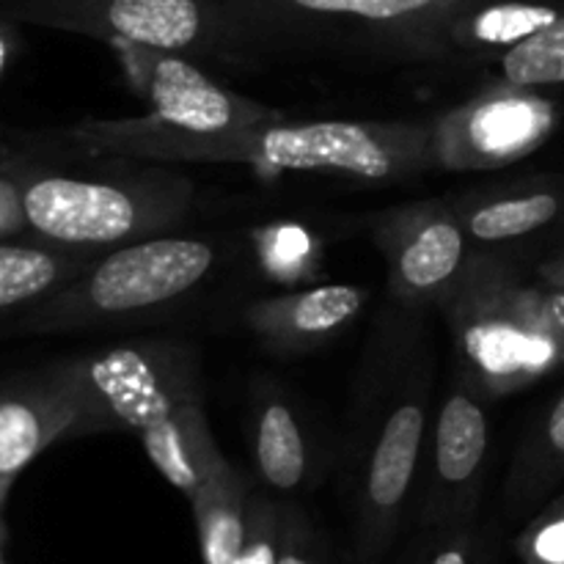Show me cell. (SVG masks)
Masks as SVG:
<instances>
[{"label":"cell","mask_w":564,"mask_h":564,"mask_svg":"<svg viewBox=\"0 0 564 564\" xmlns=\"http://www.w3.org/2000/svg\"><path fill=\"white\" fill-rule=\"evenodd\" d=\"M3 64H6V42L3 36H0V72H3Z\"/></svg>","instance_id":"4316f807"},{"label":"cell","mask_w":564,"mask_h":564,"mask_svg":"<svg viewBox=\"0 0 564 564\" xmlns=\"http://www.w3.org/2000/svg\"><path fill=\"white\" fill-rule=\"evenodd\" d=\"M564 477V394L551 405L518 452L507 485V501L516 512L538 505Z\"/></svg>","instance_id":"e0dca14e"},{"label":"cell","mask_w":564,"mask_h":564,"mask_svg":"<svg viewBox=\"0 0 564 564\" xmlns=\"http://www.w3.org/2000/svg\"><path fill=\"white\" fill-rule=\"evenodd\" d=\"M540 279H543L551 290H564V253L551 259V262L540 264Z\"/></svg>","instance_id":"d4e9b609"},{"label":"cell","mask_w":564,"mask_h":564,"mask_svg":"<svg viewBox=\"0 0 564 564\" xmlns=\"http://www.w3.org/2000/svg\"><path fill=\"white\" fill-rule=\"evenodd\" d=\"M47 424L44 416L28 402H3L0 405V477H11L36 457L42 449Z\"/></svg>","instance_id":"ffe728a7"},{"label":"cell","mask_w":564,"mask_h":564,"mask_svg":"<svg viewBox=\"0 0 564 564\" xmlns=\"http://www.w3.org/2000/svg\"><path fill=\"white\" fill-rule=\"evenodd\" d=\"M364 306V292L350 284H325L295 295L253 303L248 325L281 350H306L345 328Z\"/></svg>","instance_id":"7c38bea8"},{"label":"cell","mask_w":564,"mask_h":564,"mask_svg":"<svg viewBox=\"0 0 564 564\" xmlns=\"http://www.w3.org/2000/svg\"><path fill=\"white\" fill-rule=\"evenodd\" d=\"M419 323H397L394 339L378 350L372 386L361 391L375 427L358 422L350 435V466L358 479V551L378 560L402 521L427 435L433 358Z\"/></svg>","instance_id":"7a4b0ae2"},{"label":"cell","mask_w":564,"mask_h":564,"mask_svg":"<svg viewBox=\"0 0 564 564\" xmlns=\"http://www.w3.org/2000/svg\"><path fill=\"white\" fill-rule=\"evenodd\" d=\"M218 262L198 237H143L110 251L83 279L77 303L94 317H132L196 290Z\"/></svg>","instance_id":"52a82bcc"},{"label":"cell","mask_w":564,"mask_h":564,"mask_svg":"<svg viewBox=\"0 0 564 564\" xmlns=\"http://www.w3.org/2000/svg\"><path fill=\"white\" fill-rule=\"evenodd\" d=\"M523 564H564V496L545 507L518 540Z\"/></svg>","instance_id":"7402d4cb"},{"label":"cell","mask_w":564,"mask_h":564,"mask_svg":"<svg viewBox=\"0 0 564 564\" xmlns=\"http://www.w3.org/2000/svg\"><path fill=\"white\" fill-rule=\"evenodd\" d=\"M275 564H317L308 543V527L297 510L281 507V532H279V560Z\"/></svg>","instance_id":"603a6c76"},{"label":"cell","mask_w":564,"mask_h":564,"mask_svg":"<svg viewBox=\"0 0 564 564\" xmlns=\"http://www.w3.org/2000/svg\"><path fill=\"white\" fill-rule=\"evenodd\" d=\"M499 69L507 86L543 88L564 83V14L534 36L499 55Z\"/></svg>","instance_id":"ac0fdd59"},{"label":"cell","mask_w":564,"mask_h":564,"mask_svg":"<svg viewBox=\"0 0 564 564\" xmlns=\"http://www.w3.org/2000/svg\"><path fill=\"white\" fill-rule=\"evenodd\" d=\"M83 378L102 427L141 435L154 468L187 499L226 463L204 419L196 364L187 347L174 341L110 347L88 361Z\"/></svg>","instance_id":"6da1fadb"},{"label":"cell","mask_w":564,"mask_h":564,"mask_svg":"<svg viewBox=\"0 0 564 564\" xmlns=\"http://www.w3.org/2000/svg\"><path fill=\"white\" fill-rule=\"evenodd\" d=\"M253 457L257 471L279 494L301 488L306 479L308 452L303 441V430L295 413L279 397H264L257 411V430H253Z\"/></svg>","instance_id":"2e32d148"},{"label":"cell","mask_w":564,"mask_h":564,"mask_svg":"<svg viewBox=\"0 0 564 564\" xmlns=\"http://www.w3.org/2000/svg\"><path fill=\"white\" fill-rule=\"evenodd\" d=\"M215 163H248L281 171H325L358 180H402L438 165L430 124L312 121L259 124L220 135Z\"/></svg>","instance_id":"5b68a950"},{"label":"cell","mask_w":564,"mask_h":564,"mask_svg":"<svg viewBox=\"0 0 564 564\" xmlns=\"http://www.w3.org/2000/svg\"><path fill=\"white\" fill-rule=\"evenodd\" d=\"M281 507L268 496H253L248 505V534L231 564H275L279 560Z\"/></svg>","instance_id":"44dd1931"},{"label":"cell","mask_w":564,"mask_h":564,"mask_svg":"<svg viewBox=\"0 0 564 564\" xmlns=\"http://www.w3.org/2000/svg\"><path fill=\"white\" fill-rule=\"evenodd\" d=\"M438 532L444 534V540L435 545L427 564H474V540L468 523L438 529Z\"/></svg>","instance_id":"cb8c5ba5"},{"label":"cell","mask_w":564,"mask_h":564,"mask_svg":"<svg viewBox=\"0 0 564 564\" xmlns=\"http://www.w3.org/2000/svg\"><path fill=\"white\" fill-rule=\"evenodd\" d=\"M474 0H215L229 42L325 39L350 47L433 58L449 22Z\"/></svg>","instance_id":"277c9868"},{"label":"cell","mask_w":564,"mask_h":564,"mask_svg":"<svg viewBox=\"0 0 564 564\" xmlns=\"http://www.w3.org/2000/svg\"><path fill=\"white\" fill-rule=\"evenodd\" d=\"M204 564H231L248 534L251 490L246 479L224 463L191 499Z\"/></svg>","instance_id":"5bb4252c"},{"label":"cell","mask_w":564,"mask_h":564,"mask_svg":"<svg viewBox=\"0 0 564 564\" xmlns=\"http://www.w3.org/2000/svg\"><path fill=\"white\" fill-rule=\"evenodd\" d=\"M564 14L562 0H474L449 22L452 50H510Z\"/></svg>","instance_id":"4fadbf2b"},{"label":"cell","mask_w":564,"mask_h":564,"mask_svg":"<svg viewBox=\"0 0 564 564\" xmlns=\"http://www.w3.org/2000/svg\"><path fill=\"white\" fill-rule=\"evenodd\" d=\"M468 375L449 391L433 430V477L422 523L430 529L463 527L474 518L479 479L488 460V411Z\"/></svg>","instance_id":"8fae6325"},{"label":"cell","mask_w":564,"mask_h":564,"mask_svg":"<svg viewBox=\"0 0 564 564\" xmlns=\"http://www.w3.org/2000/svg\"><path fill=\"white\" fill-rule=\"evenodd\" d=\"M545 303H549V314H551V319H554L556 330H560V339L564 345V290L545 292Z\"/></svg>","instance_id":"484cf974"},{"label":"cell","mask_w":564,"mask_h":564,"mask_svg":"<svg viewBox=\"0 0 564 564\" xmlns=\"http://www.w3.org/2000/svg\"><path fill=\"white\" fill-rule=\"evenodd\" d=\"M452 334L466 372L490 394H510L564 364V345L545 292L521 286L501 268L477 262L452 286Z\"/></svg>","instance_id":"3957f363"},{"label":"cell","mask_w":564,"mask_h":564,"mask_svg":"<svg viewBox=\"0 0 564 564\" xmlns=\"http://www.w3.org/2000/svg\"><path fill=\"white\" fill-rule=\"evenodd\" d=\"M61 264L36 248L0 246V308L31 301L58 281Z\"/></svg>","instance_id":"d6986e66"},{"label":"cell","mask_w":564,"mask_h":564,"mask_svg":"<svg viewBox=\"0 0 564 564\" xmlns=\"http://www.w3.org/2000/svg\"><path fill=\"white\" fill-rule=\"evenodd\" d=\"M193 187L169 174L119 171L110 180L47 176L22 193V213L69 246H124L185 218Z\"/></svg>","instance_id":"8992f818"},{"label":"cell","mask_w":564,"mask_h":564,"mask_svg":"<svg viewBox=\"0 0 564 564\" xmlns=\"http://www.w3.org/2000/svg\"><path fill=\"white\" fill-rule=\"evenodd\" d=\"M375 242L389 264L391 295L422 303L452 290L466 270L468 231L463 218L441 202L411 204L375 226Z\"/></svg>","instance_id":"30bf717a"},{"label":"cell","mask_w":564,"mask_h":564,"mask_svg":"<svg viewBox=\"0 0 564 564\" xmlns=\"http://www.w3.org/2000/svg\"><path fill=\"white\" fill-rule=\"evenodd\" d=\"M130 86L152 108L154 119L193 132H231L275 124L281 116L264 105L226 91L198 64L174 50L113 42Z\"/></svg>","instance_id":"9c48e42d"},{"label":"cell","mask_w":564,"mask_h":564,"mask_svg":"<svg viewBox=\"0 0 564 564\" xmlns=\"http://www.w3.org/2000/svg\"><path fill=\"white\" fill-rule=\"evenodd\" d=\"M554 127L551 99L505 83L435 121V160L449 171L501 169L532 154Z\"/></svg>","instance_id":"ba28073f"},{"label":"cell","mask_w":564,"mask_h":564,"mask_svg":"<svg viewBox=\"0 0 564 564\" xmlns=\"http://www.w3.org/2000/svg\"><path fill=\"white\" fill-rule=\"evenodd\" d=\"M564 209V196L549 187L505 193V196L479 198L466 215H460L474 242L521 240L554 224Z\"/></svg>","instance_id":"9a60e30c"}]
</instances>
